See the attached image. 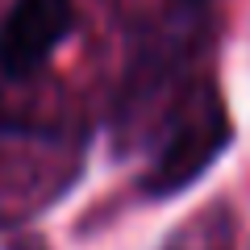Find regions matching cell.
<instances>
[{"mask_svg":"<svg viewBox=\"0 0 250 250\" xmlns=\"http://www.w3.org/2000/svg\"><path fill=\"white\" fill-rule=\"evenodd\" d=\"M71 0H13L9 17L0 25V71L13 80L34 75L54 54V46L71 34Z\"/></svg>","mask_w":250,"mask_h":250,"instance_id":"cell-2","label":"cell"},{"mask_svg":"<svg viewBox=\"0 0 250 250\" xmlns=\"http://www.w3.org/2000/svg\"><path fill=\"white\" fill-rule=\"evenodd\" d=\"M225 146H229V117L208 96L205 104L188 108L175 121V129L167 134V142L159 146L154 163L142 175L146 196H175V192H184L196 175H205L213 167Z\"/></svg>","mask_w":250,"mask_h":250,"instance_id":"cell-1","label":"cell"}]
</instances>
